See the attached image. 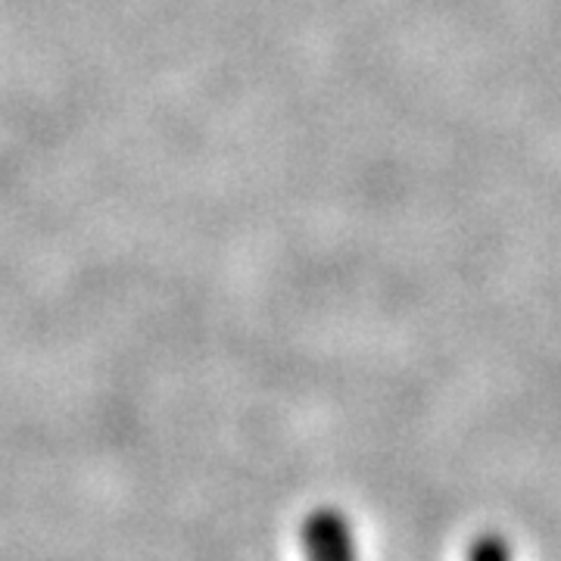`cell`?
<instances>
[{"instance_id":"obj_2","label":"cell","mask_w":561,"mask_h":561,"mask_svg":"<svg viewBox=\"0 0 561 561\" xmlns=\"http://www.w3.org/2000/svg\"><path fill=\"white\" fill-rule=\"evenodd\" d=\"M468 561H515V552L502 534H481L468 552Z\"/></svg>"},{"instance_id":"obj_1","label":"cell","mask_w":561,"mask_h":561,"mask_svg":"<svg viewBox=\"0 0 561 561\" xmlns=\"http://www.w3.org/2000/svg\"><path fill=\"white\" fill-rule=\"evenodd\" d=\"M300 542L306 561H356L353 527L341 508L321 505L309 512L300 527Z\"/></svg>"}]
</instances>
